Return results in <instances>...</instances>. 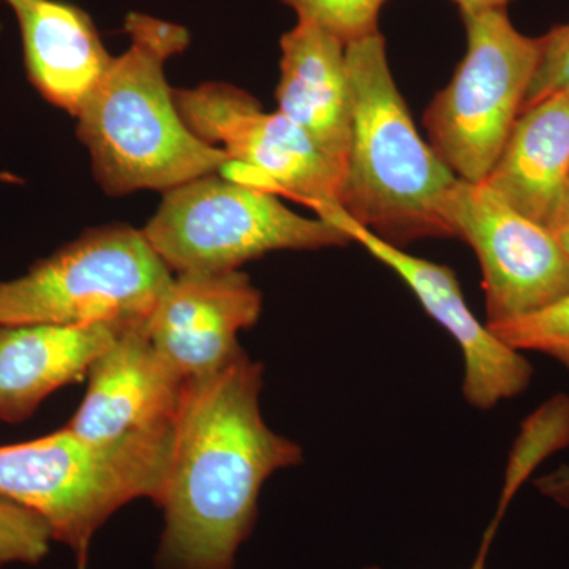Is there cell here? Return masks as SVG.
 Returning a JSON list of instances; mask_svg holds the SVG:
<instances>
[{"label": "cell", "instance_id": "obj_1", "mask_svg": "<svg viewBox=\"0 0 569 569\" xmlns=\"http://www.w3.org/2000/svg\"><path fill=\"white\" fill-rule=\"evenodd\" d=\"M263 373L242 350L219 372L187 381L156 501L163 511L157 569H234L264 482L305 459L298 443L266 425Z\"/></svg>", "mask_w": 569, "mask_h": 569}, {"label": "cell", "instance_id": "obj_2", "mask_svg": "<svg viewBox=\"0 0 569 569\" xmlns=\"http://www.w3.org/2000/svg\"><path fill=\"white\" fill-rule=\"evenodd\" d=\"M129 50L77 116V134L91 153L104 192H168L230 163L227 153L190 132L164 74L168 59L186 51L190 32L151 14H127Z\"/></svg>", "mask_w": 569, "mask_h": 569}, {"label": "cell", "instance_id": "obj_3", "mask_svg": "<svg viewBox=\"0 0 569 569\" xmlns=\"http://www.w3.org/2000/svg\"><path fill=\"white\" fill-rule=\"evenodd\" d=\"M347 66L353 119L340 209L400 249L455 238L443 204L458 178L418 133L389 69L383 36L348 43Z\"/></svg>", "mask_w": 569, "mask_h": 569}, {"label": "cell", "instance_id": "obj_4", "mask_svg": "<svg viewBox=\"0 0 569 569\" xmlns=\"http://www.w3.org/2000/svg\"><path fill=\"white\" fill-rule=\"evenodd\" d=\"M171 279L142 230L92 228L0 282V325L146 323Z\"/></svg>", "mask_w": 569, "mask_h": 569}, {"label": "cell", "instance_id": "obj_5", "mask_svg": "<svg viewBox=\"0 0 569 569\" xmlns=\"http://www.w3.org/2000/svg\"><path fill=\"white\" fill-rule=\"evenodd\" d=\"M142 233L176 274L239 271L277 250H320L351 241L328 220L299 216L274 193L216 173L164 192Z\"/></svg>", "mask_w": 569, "mask_h": 569}, {"label": "cell", "instance_id": "obj_6", "mask_svg": "<svg viewBox=\"0 0 569 569\" xmlns=\"http://www.w3.org/2000/svg\"><path fill=\"white\" fill-rule=\"evenodd\" d=\"M467 52L426 110L429 142L456 178L485 182L522 111L541 40L512 26L507 9L462 13Z\"/></svg>", "mask_w": 569, "mask_h": 569}, {"label": "cell", "instance_id": "obj_7", "mask_svg": "<svg viewBox=\"0 0 569 569\" xmlns=\"http://www.w3.org/2000/svg\"><path fill=\"white\" fill-rule=\"evenodd\" d=\"M159 479L91 447L69 427L26 443L0 447V493L47 520L54 541L88 568L97 531L137 498L160 496Z\"/></svg>", "mask_w": 569, "mask_h": 569}, {"label": "cell", "instance_id": "obj_8", "mask_svg": "<svg viewBox=\"0 0 569 569\" xmlns=\"http://www.w3.org/2000/svg\"><path fill=\"white\" fill-rule=\"evenodd\" d=\"M88 380L67 427L91 447L148 471L163 488L187 381L152 346L146 323L123 329Z\"/></svg>", "mask_w": 569, "mask_h": 569}, {"label": "cell", "instance_id": "obj_9", "mask_svg": "<svg viewBox=\"0 0 569 569\" xmlns=\"http://www.w3.org/2000/svg\"><path fill=\"white\" fill-rule=\"evenodd\" d=\"M174 102L190 132L252 173L246 186L287 194L318 217L340 208L346 171L282 112H264L250 93L224 82L178 89Z\"/></svg>", "mask_w": 569, "mask_h": 569}, {"label": "cell", "instance_id": "obj_10", "mask_svg": "<svg viewBox=\"0 0 569 569\" xmlns=\"http://www.w3.org/2000/svg\"><path fill=\"white\" fill-rule=\"evenodd\" d=\"M443 216L452 236L477 253L488 326L530 316L568 293L569 258L559 241L485 182L458 179Z\"/></svg>", "mask_w": 569, "mask_h": 569}, {"label": "cell", "instance_id": "obj_11", "mask_svg": "<svg viewBox=\"0 0 569 569\" xmlns=\"http://www.w3.org/2000/svg\"><path fill=\"white\" fill-rule=\"evenodd\" d=\"M321 219L336 224L387 264L408 284L427 313L443 326L459 343L466 362L462 392L468 406L490 410L501 400L522 395L533 378V367L522 351L507 346L481 325L468 309L458 277L448 266L432 263L403 252L372 231L353 222L340 208L329 209Z\"/></svg>", "mask_w": 569, "mask_h": 569}, {"label": "cell", "instance_id": "obj_12", "mask_svg": "<svg viewBox=\"0 0 569 569\" xmlns=\"http://www.w3.org/2000/svg\"><path fill=\"white\" fill-rule=\"evenodd\" d=\"M261 309L263 296L244 272H187L171 279L146 332L183 380H197L244 350L239 332L257 325Z\"/></svg>", "mask_w": 569, "mask_h": 569}, {"label": "cell", "instance_id": "obj_13", "mask_svg": "<svg viewBox=\"0 0 569 569\" xmlns=\"http://www.w3.org/2000/svg\"><path fill=\"white\" fill-rule=\"evenodd\" d=\"M280 50L277 111L346 171L353 119L347 44L320 26L299 20L280 40Z\"/></svg>", "mask_w": 569, "mask_h": 569}, {"label": "cell", "instance_id": "obj_14", "mask_svg": "<svg viewBox=\"0 0 569 569\" xmlns=\"http://www.w3.org/2000/svg\"><path fill=\"white\" fill-rule=\"evenodd\" d=\"M20 26L26 70L47 102L77 118L112 59L84 10L62 0H2Z\"/></svg>", "mask_w": 569, "mask_h": 569}, {"label": "cell", "instance_id": "obj_15", "mask_svg": "<svg viewBox=\"0 0 569 569\" xmlns=\"http://www.w3.org/2000/svg\"><path fill=\"white\" fill-rule=\"evenodd\" d=\"M132 325H0V421L21 422L59 388L80 381Z\"/></svg>", "mask_w": 569, "mask_h": 569}, {"label": "cell", "instance_id": "obj_16", "mask_svg": "<svg viewBox=\"0 0 569 569\" xmlns=\"http://www.w3.org/2000/svg\"><path fill=\"white\" fill-rule=\"evenodd\" d=\"M569 182V89L520 111L485 183L501 200L550 228Z\"/></svg>", "mask_w": 569, "mask_h": 569}, {"label": "cell", "instance_id": "obj_17", "mask_svg": "<svg viewBox=\"0 0 569 569\" xmlns=\"http://www.w3.org/2000/svg\"><path fill=\"white\" fill-rule=\"evenodd\" d=\"M569 445V399L565 396L556 397L538 410L523 426L522 433L516 445L515 452L509 462L507 486L501 497L500 511L492 520V527H498L505 507L515 496L520 482L529 477L530 471L548 458L557 449Z\"/></svg>", "mask_w": 569, "mask_h": 569}, {"label": "cell", "instance_id": "obj_18", "mask_svg": "<svg viewBox=\"0 0 569 569\" xmlns=\"http://www.w3.org/2000/svg\"><path fill=\"white\" fill-rule=\"evenodd\" d=\"M488 328L515 350L548 355L569 372V291L538 312Z\"/></svg>", "mask_w": 569, "mask_h": 569}, {"label": "cell", "instance_id": "obj_19", "mask_svg": "<svg viewBox=\"0 0 569 569\" xmlns=\"http://www.w3.org/2000/svg\"><path fill=\"white\" fill-rule=\"evenodd\" d=\"M298 13L348 44L378 31V14L387 0H282Z\"/></svg>", "mask_w": 569, "mask_h": 569}, {"label": "cell", "instance_id": "obj_20", "mask_svg": "<svg viewBox=\"0 0 569 569\" xmlns=\"http://www.w3.org/2000/svg\"><path fill=\"white\" fill-rule=\"evenodd\" d=\"M51 541L47 520L0 493V567L39 563L50 552Z\"/></svg>", "mask_w": 569, "mask_h": 569}, {"label": "cell", "instance_id": "obj_21", "mask_svg": "<svg viewBox=\"0 0 569 569\" xmlns=\"http://www.w3.org/2000/svg\"><path fill=\"white\" fill-rule=\"evenodd\" d=\"M539 40L541 52L522 110L550 93L569 89V24L557 26Z\"/></svg>", "mask_w": 569, "mask_h": 569}, {"label": "cell", "instance_id": "obj_22", "mask_svg": "<svg viewBox=\"0 0 569 569\" xmlns=\"http://www.w3.org/2000/svg\"><path fill=\"white\" fill-rule=\"evenodd\" d=\"M542 496L552 498L561 507H569V467H561L537 481Z\"/></svg>", "mask_w": 569, "mask_h": 569}, {"label": "cell", "instance_id": "obj_23", "mask_svg": "<svg viewBox=\"0 0 569 569\" xmlns=\"http://www.w3.org/2000/svg\"><path fill=\"white\" fill-rule=\"evenodd\" d=\"M553 238L559 241L561 249L569 258V182L567 190H565L563 200H561L559 211H557L556 219L549 228Z\"/></svg>", "mask_w": 569, "mask_h": 569}, {"label": "cell", "instance_id": "obj_24", "mask_svg": "<svg viewBox=\"0 0 569 569\" xmlns=\"http://www.w3.org/2000/svg\"><path fill=\"white\" fill-rule=\"evenodd\" d=\"M460 11L482 10V9H507L511 0H455Z\"/></svg>", "mask_w": 569, "mask_h": 569}, {"label": "cell", "instance_id": "obj_25", "mask_svg": "<svg viewBox=\"0 0 569 569\" xmlns=\"http://www.w3.org/2000/svg\"><path fill=\"white\" fill-rule=\"evenodd\" d=\"M493 538L488 537L486 535L485 539H482L481 549H479V553L477 559H475L473 565H471L470 569H486V557H488L490 541ZM365 569H381L376 567L365 568Z\"/></svg>", "mask_w": 569, "mask_h": 569}]
</instances>
